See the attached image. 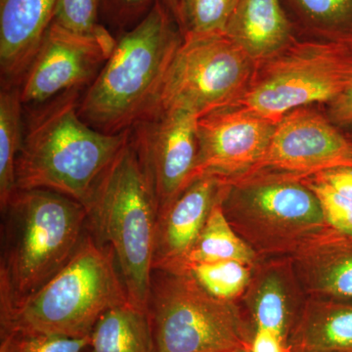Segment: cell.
I'll use <instances>...</instances> for the list:
<instances>
[{"instance_id":"cell-1","label":"cell","mask_w":352,"mask_h":352,"mask_svg":"<svg viewBox=\"0 0 352 352\" xmlns=\"http://www.w3.org/2000/svg\"><path fill=\"white\" fill-rule=\"evenodd\" d=\"M183 38L173 13L157 2L138 25L116 36L107 61L80 96V119L103 133L129 131L156 105Z\"/></svg>"},{"instance_id":"cell-2","label":"cell","mask_w":352,"mask_h":352,"mask_svg":"<svg viewBox=\"0 0 352 352\" xmlns=\"http://www.w3.org/2000/svg\"><path fill=\"white\" fill-rule=\"evenodd\" d=\"M80 92L31 109L16 162V188L47 189L85 206L131 131L103 133L78 115Z\"/></svg>"},{"instance_id":"cell-3","label":"cell","mask_w":352,"mask_h":352,"mask_svg":"<svg viewBox=\"0 0 352 352\" xmlns=\"http://www.w3.org/2000/svg\"><path fill=\"white\" fill-rule=\"evenodd\" d=\"M0 210L1 308L31 296L68 263L87 233V210L47 189H17Z\"/></svg>"},{"instance_id":"cell-4","label":"cell","mask_w":352,"mask_h":352,"mask_svg":"<svg viewBox=\"0 0 352 352\" xmlns=\"http://www.w3.org/2000/svg\"><path fill=\"white\" fill-rule=\"evenodd\" d=\"M83 207L87 230L113 252L129 302L148 311L157 205L131 135Z\"/></svg>"},{"instance_id":"cell-5","label":"cell","mask_w":352,"mask_h":352,"mask_svg":"<svg viewBox=\"0 0 352 352\" xmlns=\"http://www.w3.org/2000/svg\"><path fill=\"white\" fill-rule=\"evenodd\" d=\"M129 302L112 250L85 233L68 263L31 296L0 308V335L88 337L107 310Z\"/></svg>"},{"instance_id":"cell-6","label":"cell","mask_w":352,"mask_h":352,"mask_svg":"<svg viewBox=\"0 0 352 352\" xmlns=\"http://www.w3.org/2000/svg\"><path fill=\"white\" fill-rule=\"evenodd\" d=\"M221 182L224 214L259 258L291 256L329 226L318 199L300 177L256 171Z\"/></svg>"},{"instance_id":"cell-7","label":"cell","mask_w":352,"mask_h":352,"mask_svg":"<svg viewBox=\"0 0 352 352\" xmlns=\"http://www.w3.org/2000/svg\"><path fill=\"white\" fill-rule=\"evenodd\" d=\"M352 85V43L296 36L256 62L249 85L232 105L275 122L296 108L326 105Z\"/></svg>"},{"instance_id":"cell-8","label":"cell","mask_w":352,"mask_h":352,"mask_svg":"<svg viewBox=\"0 0 352 352\" xmlns=\"http://www.w3.org/2000/svg\"><path fill=\"white\" fill-rule=\"evenodd\" d=\"M148 312L157 352L250 351L254 327L238 302L214 298L187 275L153 271Z\"/></svg>"},{"instance_id":"cell-9","label":"cell","mask_w":352,"mask_h":352,"mask_svg":"<svg viewBox=\"0 0 352 352\" xmlns=\"http://www.w3.org/2000/svg\"><path fill=\"white\" fill-rule=\"evenodd\" d=\"M254 64L226 32L184 34L150 113L186 110L201 117L232 105L247 89Z\"/></svg>"},{"instance_id":"cell-10","label":"cell","mask_w":352,"mask_h":352,"mask_svg":"<svg viewBox=\"0 0 352 352\" xmlns=\"http://www.w3.org/2000/svg\"><path fill=\"white\" fill-rule=\"evenodd\" d=\"M115 41L82 36L51 23L19 85L24 109L80 92L98 76Z\"/></svg>"},{"instance_id":"cell-11","label":"cell","mask_w":352,"mask_h":352,"mask_svg":"<svg viewBox=\"0 0 352 352\" xmlns=\"http://www.w3.org/2000/svg\"><path fill=\"white\" fill-rule=\"evenodd\" d=\"M198 119L186 110L162 111L146 116L129 129L156 197L157 214L193 182Z\"/></svg>"},{"instance_id":"cell-12","label":"cell","mask_w":352,"mask_h":352,"mask_svg":"<svg viewBox=\"0 0 352 352\" xmlns=\"http://www.w3.org/2000/svg\"><path fill=\"white\" fill-rule=\"evenodd\" d=\"M316 106L285 113L263 156L248 173L270 171L307 177L340 166H352L349 138Z\"/></svg>"},{"instance_id":"cell-13","label":"cell","mask_w":352,"mask_h":352,"mask_svg":"<svg viewBox=\"0 0 352 352\" xmlns=\"http://www.w3.org/2000/svg\"><path fill=\"white\" fill-rule=\"evenodd\" d=\"M277 124L235 105L199 117L193 180L201 175L231 179L251 170L267 149Z\"/></svg>"},{"instance_id":"cell-14","label":"cell","mask_w":352,"mask_h":352,"mask_svg":"<svg viewBox=\"0 0 352 352\" xmlns=\"http://www.w3.org/2000/svg\"><path fill=\"white\" fill-rule=\"evenodd\" d=\"M307 300L291 258L286 256L259 258L237 302L254 330H270L289 342Z\"/></svg>"},{"instance_id":"cell-15","label":"cell","mask_w":352,"mask_h":352,"mask_svg":"<svg viewBox=\"0 0 352 352\" xmlns=\"http://www.w3.org/2000/svg\"><path fill=\"white\" fill-rule=\"evenodd\" d=\"M221 179L201 175L157 214L154 270H166L188 254L219 197Z\"/></svg>"},{"instance_id":"cell-16","label":"cell","mask_w":352,"mask_h":352,"mask_svg":"<svg viewBox=\"0 0 352 352\" xmlns=\"http://www.w3.org/2000/svg\"><path fill=\"white\" fill-rule=\"evenodd\" d=\"M307 298L352 302V235L326 227L289 256Z\"/></svg>"},{"instance_id":"cell-17","label":"cell","mask_w":352,"mask_h":352,"mask_svg":"<svg viewBox=\"0 0 352 352\" xmlns=\"http://www.w3.org/2000/svg\"><path fill=\"white\" fill-rule=\"evenodd\" d=\"M57 0H0L1 87H18L53 22Z\"/></svg>"},{"instance_id":"cell-18","label":"cell","mask_w":352,"mask_h":352,"mask_svg":"<svg viewBox=\"0 0 352 352\" xmlns=\"http://www.w3.org/2000/svg\"><path fill=\"white\" fill-rule=\"evenodd\" d=\"M226 34L258 62L296 38L281 0H239Z\"/></svg>"},{"instance_id":"cell-19","label":"cell","mask_w":352,"mask_h":352,"mask_svg":"<svg viewBox=\"0 0 352 352\" xmlns=\"http://www.w3.org/2000/svg\"><path fill=\"white\" fill-rule=\"evenodd\" d=\"M289 344L292 352H352V302L307 298Z\"/></svg>"},{"instance_id":"cell-20","label":"cell","mask_w":352,"mask_h":352,"mask_svg":"<svg viewBox=\"0 0 352 352\" xmlns=\"http://www.w3.org/2000/svg\"><path fill=\"white\" fill-rule=\"evenodd\" d=\"M88 352H157L149 312L129 302L107 310L90 333Z\"/></svg>"},{"instance_id":"cell-21","label":"cell","mask_w":352,"mask_h":352,"mask_svg":"<svg viewBox=\"0 0 352 352\" xmlns=\"http://www.w3.org/2000/svg\"><path fill=\"white\" fill-rule=\"evenodd\" d=\"M300 38L352 43V0H281Z\"/></svg>"},{"instance_id":"cell-22","label":"cell","mask_w":352,"mask_h":352,"mask_svg":"<svg viewBox=\"0 0 352 352\" xmlns=\"http://www.w3.org/2000/svg\"><path fill=\"white\" fill-rule=\"evenodd\" d=\"M259 258L258 254L241 239L227 220L222 208L219 190V197L210 210L207 221L188 254L180 263L164 271H175L187 264L221 261H240L254 266Z\"/></svg>"},{"instance_id":"cell-23","label":"cell","mask_w":352,"mask_h":352,"mask_svg":"<svg viewBox=\"0 0 352 352\" xmlns=\"http://www.w3.org/2000/svg\"><path fill=\"white\" fill-rule=\"evenodd\" d=\"M24 107L19 87H1L0 92V208L16 188V162L24 138Z\"/></svg>"},{"instance_id":"cell-24","label":"cell","mask_w":352,"mask_h":352,"mask_svg":"<svg viewBox=\"0 0 352 352\" xmlns=\"http://www.w3.org/2000/svg\"><path fill=\"white\" fill-rule=\"evenodd\" d=\"M170 272L191 277L214 298L237 302L251 281L252 266L240 261H221L187 264Z\"/></svg>"},{"instance_id":"cell-25","label":"cell","mask_w":352,"mask_h":352,"mask_svg":"<svg viewBox=\"0 0 352 352\" xmlns=\"http://www.w3.org/2000/svg\"><path fill=\"white\" fill-rule=\"evenodd\" d=\"M239 0H178L175 18L184 34L226 32Z\"/></svg>"},{"instance_id":"cell-26","label":"cell","mask_w":352,"mask_h":352,"mask_svg":"<svg viewBox=\"0 0 352 352\" xmlns=\"http://www.w3.org/2000/svg\"><path fill=\"white\" fill-rule=\"evenodd\" d=\"M53 23L82 36L116 41L112 32L101 24L99 0H57Z\"/></svg>"},{"instance_id":"cell-27","label":"cell","mask_w":352,"mask_h":352,"mask_svg":"<svg viewBox=\"0 0 352 352\" xmlns=\"http://www.w3.org/2000/svg\"><path fill=\"white\" fill-rule=\"evenodd\" d=\"M157 2L176 14L178 0H99L101 24L117 34L129 31L138 25Z\"/></svg>"},{"instance_id":"cell-28","label":"cell","mask_w":352,"mask_h":352,"mask_svg":"<svg viewBox=\"0 0 352 352\" xmlns=\"http://www.w3.org/2000/svg\"><path fill=\"white\" fill-rule=\"evenodd\" d=\"M90 336L82 339L24 332L0 335V352H83Z\"/></svg>"},{"instance_id":"cell-29","label":"cell","mask_w":352,"mask_h":352,"mask_svg":"<svg viewBox=\"0 0 352 352\" xmlns=\"http://www.w3.org/2000/svg\"><path fill=\"white\" fill-rule=\"evenodd\" d=\"M300 178L318 199L328 226L339 232L352 235L351 201L314 175Z\"/></svg>"},{"instance_id":"cell-30","label":"cell","mask_w":352,"mask_h":352,"mask_svg":"<svg viewBox=\"0 0 352 352\" xmlns=\"http://www.w3.org/2000/svg\"><path fill=\"white\" fill-rule=\"evenodd\" d=\"M326 105V115L336 126L340 131L352 129V85Z\"/></svg>"},{"instance_id":"cell-31","label":"cell","mask_w":352,"mask_h":352,"mask_svg":"<svg viewBox=\"0 0 352 352\" xmlns=\"http://www.w3.org/2000/svg\"><path fill=\"white\" fill-rule=\"evenodd\" d=\"M352 203V166H340L314 175Z\"/></svg>"},{"instance_id":"cell-32","label":"cell","mask_w":352,"mask_h":352,"mask_svg":"<svg viewBox=\"0 0 352 352\" xmlns=\"http://www.w3.org/2000/svg\"><path fill=\"white\" fill-rule=\"evenodd\" d=\"M249 352H292L286 340L265 329H254Z\"/></svg>"},{"instance_id":"cell-33","label":"cell","mask_w":352,"mask_h":352,"mask_svg":"<svg viewBox=\"0 0 352 352\" xmlns=\"http://www.w3.org/2000/svg\"><path fill=\"white\" fill-rule=\"evenodd\" d=\"M349 140H351V145H352V134L351 136H349Z\"/></svg>"},{"instance_id":"cell-34","label":"cell","mask_w":352,"mask_h":352,"mask_svg":"<svg viewBox=\"0 0 352 352\" xmlns=\"http://www.w3.org/2000/svg\"><path fill=\"white\" fill-rule=\"evenodd\" d=\"M239 352H249V351H240Z\"/></svg>"},{"instance_id":"cell-35","label":"cell","mask_w":352,"mask_h":352,"mask_svg":"<svg viewBox=\"0 0 352 352\" xmlns=\"http://www.w3.org/2000/svg\"><path fill=\"white\" fill-rule=\"evenodd\" d=\"M239 351H236V352H239Z\"/></svg>"}]
</instances>
